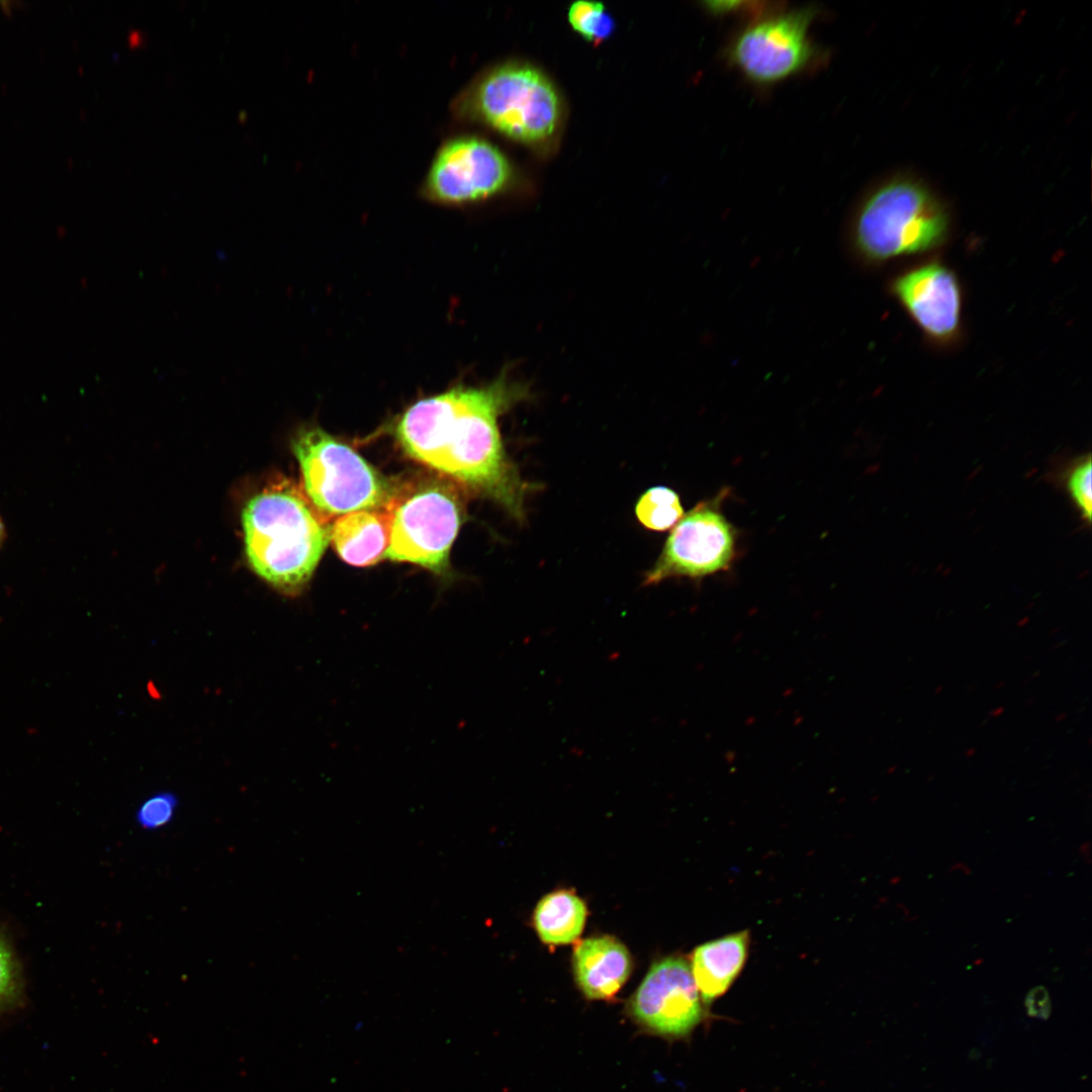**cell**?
<instances>
[{
  "label": "cell",
  "instance_id": "obj_12",
  "mask_svg": "<svg viewBox=\"0 0 1092 1092\" xmlns=\"http://www.w3.org/2000/svg\"><path fill=\"white\" fill-rule=\"evenodd\" d=\"M574 979L592 1000L613 997L628 980L632 963L628 949L612 936L582 940L573 952Z\"/></svg>",
  "mask_w": 1092,
  "mask_h": 1092
},
{
  "label": "cell",
  "instance_id": "obj_21",
  "mask_svg": "<svg viewBox=\"0 0 1092 1092\" xmlns=\"http://www.w3.org/2000/svg\"><path fill=\"white\" fill-rule=\"evenodd\" d=\"M769 4L770 3L767 2H758L755 7L751 8L745 7L746 2L740 1H708L703 3L705 9L714 15H726L730 13L744 11V14L752 12V14L754 16H758V18L777 12L775 7L769 8Z\"/></svg>",
  "mask_w": 1092,
  "mask_h": 1092
},
{
  "label": "cell",
  "instance_id": "obj_7",
  "mask_svg": "<svg viewBox=\"0 0 1092 1092\" xmlns=\"http://www.w3.org/2000/svg\"><path fill=\"white\" fill-rule=\"evenodd\" d=\"M816 14V9L806 7L759 18L730 43L731 64L758 85L775 84L801 73L816 56L809 37Z\"/></svg>",
  "mask_w": 1092,
  "mask_h": 1092
},
{
  "label": "cell",
  "instance_id": "obj_14",
  "mask_svg": "<svg viewBox=\"0 0 1092 1092\" xmlns=\"http://www.w3.org/2000/svg\"><path fill=\"white\" fill-rule=\"evenodd\" d=\"M388 509L351 512L331 526L330 541L343 560L369 566L384 558L389 543Z\"/></svg>",
  "mask_w": 1092,
  "mask_h": 1092
},
{
  "label": "cell",
  "instance_id": "obj_25",
  "mask_svg": "<svg viewBox=\"0 0 1092 1092\" xmlns=\"http://www.w3.org/2000/svg\"><path fill=\"white\" fill-rule=\"evenodd\" d=\"M1003 711H1004V708H1003V707H1000V708H998V709H996V710L992 711L991 715H992V716H998V715H1000V714H1001V713H1002Z\"/></svg>",
  "mask_w": 1092,
  "mask_h": 1092
},
{
  "label": "cell",
  "instance_id": "obj_15",
  "mask_svg": "<svg viewBox=\"0 0 1092 1092\" xmlns=\"http://www.w3.org/2000/svg\"><path fill=\"white\" fill-rule=\"evenodd\" d=\"M586 919L583 901L570 891L544 896L536 906L534 925L547 944H567L579 937Z\"/></svg>",
  "mask_w": 1092,
  "mask_h": 1092
},
{
  "label": "cell",
  "instance_id": "obj_16",
  "mask_svg": "<svg viewBox=\"0 0 1092 1092\" xmlns=\"http://www.w3.org/2000/svg\"><path fill=\"white\" fill-rule=\"evenodd\" d=\"M679 496L665 486H655L639 498L635 513L647 529L664 531L674 526L684 516Z\"/></svg>",
  "mask_w": 1092,
  "mask_h": 1092
},
{
  "label": "cell",
  "instance_id": "obj_5",
  "mask_svg": "<svg viewBox=\"0 0 1092 1092\" xmlns=\"http://www.w3.org/2000/svg\"><path fill=\"white\" fill-rule=\"evenodd\" d=\"M465 107L500 133L526 144L550 139L560 119L555 88L526 65H505L487 73L468 94Z\"/></svg>",
  "mask_w": 1092,
  "mask_h": 1092
},
{
  "label": "cell",
  "instance_id": "obj_8",
  "mask_svg": "<svg viewBox=\"0 0 1092 1092\" xmlns=\"http://www.w3.org/2000/svg\"><path fill=\"white\" fill-rule=\"evenodd\" d=\"M724 492L681 517L668 536L646 584L669 577L701 578L727 570L736 553V530L721 510Z\"/></svg>",
  "mask_w": 1092,
  "mask_h": 1092
},
{
  "label": "cell",
  "instance_id": "obj_23",
  "mask_svg": "<svg viewBox=\"0 0 1092 1092\" xmlns=\"http://www.w3.org/2000/svg\"><path fill=\"white\" fill-rule=\"evenodd\" d=\"M10 4H11V1L0 0V5L4 8V10L6 11L7 14H11Z\"/></svg>",
  "mask_w": 1092,
  "mask_h": 1092
},
{
  "label": "cell",
  "instance_id": "obj_3",
  "mask_svg": "<svg viewBox=\"0 0 1092 1092\" xmlns=\"http://www.w3.org/2000/svg\"><path fill=\"white\" fill-rule=\"evenodd\" d=\"M948 232L943 205L922 185L893 180L873 192L858 210L853 242L871 261L928 252L940 246Z\"/></svg>",
  "mask_w": 1092,
  "mask_h": 1092
},
{
  "label": "cell",
  "instance_id": "obj_18",
  "mask_svg": "<svg viewBox=\"0 0 1092 1092\" xmlns=\"http://www.w3.org/2000/svg\"><path fill=\"white\" fill-rule=\"evenodd\" d=\"M179 800L172 792H159L147 798L136 809L135 823L146 831L159 830L175 817Z\"/></svg>",
  "mask_w": 1092,
  "mask_h": 1092
},
{
  "label": "cell",
  "instance_id": "obj_6",
  "mask_svg": "<svg viewBox=\"0 0 1092 1092\" xmlns=\"http://www.w3.org/2000/svg\"><path fill=\"white\" fill-rule=\"evenodd\" d=\"M387 509L390 534L384 558L443 573L463 518L455 489L442 481H424L396 489Z\"/></svg>",
  "mask_w": 1092,
  "mask_h": 1092
},
{
  "label": "cell",
  "instance_id": "obj_20",
  "mask_svg": "<svg viewBox=\"0 0 1092 1092\" xmlns=\"http://www.w3.org/2000/svg\"><path fill=\"white\" fill-rule=\"evenodd\" d=\"M19 983L17 961L11 945L0 932V1006L14 998Z\"/></svg>",
  "mask_w": 1092,
  "mask_h": 1092
},
{
  "label": "cell",
  "instance_id": "obj_2",
  "mask_svg": "<svg viewBox=\"0 0 1092 1092\" xmlns=\"http://www.w3.org/2000/svg\"><path fill=\"white\" fill-rule=\"evenodd\" d=\"M292 481H275L245 505V551L253 571L286 596L299 595L330 542L331 527Z\"/></svg>",
  "mask_w": 1092,
  "mask_h": 1092
},
{
  "label": "cell",
  "instance_id": "obj_17",
  "mask_svg": "<svg viewBox=\"0 0 1092 1092\" xmlns=\"http://www.w3.org/2000/svg\"><path fill=\"white\" fill-rule=\"evenodd\" d=\"M572 28L586 40L600 43L613 33L615 21L601 2L576 1L568 10Z\"/></svg>",
  "mask_w": 1092,
  "mask_h": 1092
},
{
  "label": "cell",
  "instance_id": "obj_4",
  "mask_svg": "<svg viewBox=\"0 0 1092 1092\" xmlns=\"http://www.w3.org/2000/svg\"><path fill=\"white\" fill-rule=\"evenodd\" d=\"M303 491L326 518L386 509L396 488L348 445L318 427L301 429L292 441Z\"/></svg>",
  "mask_w": 1092,
  "mask_h": 1092
},
{
  "label": "cell",
  "instance_id": "obj_1",
  "mask_svg": "<svg viewBox=\"0 0 1092 1092\" xmlns=\"http://www.w3.org/2000/svg\"><path fill=\"white\" fill-rule=\"evenodd\" d=\"M529 397V388L504 372L482 387L455 386L411 405L395 426L406 455L525 517L531 487L504 450L499 416Z\"/></svg>",
  "mask_w": 1092,
  "mask_h": 1092
},
{
  "label": "cell",
  "instance_id": "obj_11",
  "mask_svg": "<svg viewBox=\"0 0 1092 1092\" xmlns=\"http://www.w3.org/2000/svg\"><path fill=\"white\" fill-rule=\"evenodd\" d=\"M915 324L932 340L947 342L959 333L962 290L954 273L929 262L898 275L891 286Z\"/></svg>",
  "mask_w": 1092,
  "mask_h": 1092
},
{
  "label": "cell",
  "instance_id": "obj_22",
  "mask_svg": "<svg viewBox=\"0 0 1092 1092\" xmlns=\"http://www.w3.org/2000/svg\"><path fill=\"white\" fill-rule=\"evenodd\" d=\"M1025 1006L1028 1015L1048 1018L1051 1014V1000L1045 988L1038 986L1031 989L1026 995Z\"/></svg>",
  "mask_w": 1092,
  "mask_h": 1092
},
{
  "label": "cell",
  "instance_id": "obj_19",
  "mask_svg": "<svg viewBox=\"0 0 1092 1092\" xmlns=\"http://www.w3.org/2000/svg\"><path fill=\"white\" fill-rule=\"evenodd\" d=\"M1066 485L1082 516L1090 522L1092 512V461L1090 455L1076 462L1069 469Z\"/></svg>",
  "mask_w": 1092,
  "mask_h": 1092
},
{
  "label": "cell",
  "instance_id": "obj_9",
  "mask_svg": "<svg viewBox=\"0 0 1092 1092\" xmlns=\"http://www.w3.org/2000/svg\"><path fill=\"white\" fill-rule=\"evenodd\" d=\"M690 964L681 957L654 963L630 1001V1013L648 1032L667 1038L689 1035L703 1018Z\"/></svg>",
  "mask_w": 1092,
  "mask_h": 1092
},
{
  "label": "cell",
  "instance_id": "obj_13",
  "mask_svg": "<svg viewBox=\"0 0 1092 1092\" xmlns=\"http://www.w3.org/2000/svg\"><path fill=\"white\" fill-rule=\"evenodd\" d=\"M749 932L741 931L697 946L690 968L702 1001L709 1005L722 996L744 967Z\"/></svg>",
  "mask_w": 1092,
  "mask_h": 1092
},
{
  "label": "cell",
  "instance_id": "obj_24",
  "mask_svg": "<svg viewBox=\"0 0 1092 1092\" xmlns=\"http://www.w3.org/2000/svg\"><path fill=\"white\" fill-rule=\"evenodd\" d=\"M4 538H5V528H4V525H3V523H2V521L0 519V545L4 541Z\"/></svg>",
  "mask_w": 1092,
  "mask_h": 1092
},
{
  "label": "cell",
  "instance_id": "obj_10",
  "mask_svg": "<svg viewBox=\"0 0 1092 1092\" xmlns=\"http://www.w3.org/2000/svg\"><path fill=\"white\" fill-rule=\"evenodd\" d=\"M511 174L508 160L495 147L478 138L462 136L440 149L425 188L435 201L462 204L502 191Z\"/></svg>",
  "mask_w": 1092,
  "mask_h": 1092
},
{
  "label": "cell",
  "instance_id": "obj_26",
  "mask_svg": "<svg viewBox=\"0 0 1092 1092\" xmlns=\"http://www.w3.org/2000/svg\"><path fill=\"white\" fill-rule=\"evenodd\" d=\"M975 751H976V750H975L974 748H971V749H969V750L967 751L966 755H967V756H971V755H973V754L975 753Z\"/></svg>",
  "mask_w": 1092,
  "mask_h": 1092
}]
</instances>
